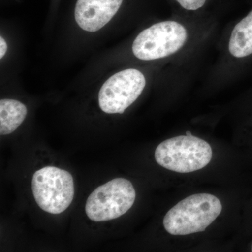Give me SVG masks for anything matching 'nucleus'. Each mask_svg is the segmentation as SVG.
<instances>
[{"label": "nucleus", "mask_w": 252, "mask_h": 252, "mask_svg": "<svg viewBox=\"0 0 252 252\" xmlns=\"http://www.w3.org/2000/svg\"><path fill=\"white\" fill-rule=\"evenodd\" d=\"M220 199L209 193L194 194L170 209L163 220L167 233L186 235L205 230L220 215Z\"/></svg>", "instance_id": "f257e3e1"}, {"label": "nucleus", "mask_w": 252, "mask_h": 252, "mask_svg": "<svg viewBox=\"0 0 252 252\" xmlns=\"http://www.w3.org/2000/svg\"><path fill=\"white\" fill-rule=\"evenodd\" d=\"M212 150L206 141L193 135H181L163 141L155 151L160 166L179 173L201 170L211 161Z\"/></svg>", "instance_id": "f03ea898"}, {"label": "nucleus", "mask_w": 252, "mask_h": 252, "mask_svg": "<svg viewBox=\"0 0 252 252\" xmlns=\"http://www.w3.org/2000/svg\"><path fill=\"white\" fill-rule=\"evenodd\" d=\"M32 189L36 203L41 210L59 215L67 210L74 195L71 174L58 167H43L34 174Z\"/></svg>", "instance_id": "7ed1b4c3"}, {"label": "nucleus", "mask_w": 252, "mask_h": 252, "mask_svg": "<svg viewBox=\"0 0 252 252\" xmlns=\"http://www.w3.org/2000/svg\"><path fill=\"white\" fill-rule=\"evenodd\" d=\"M135 198V190L130 181L114 179L97 187L89 195L86 213L95 222L115 220L130 210Z\"/></svg>", "instance_id": "20e7f679"}, {"label": "nucleus", "mask_w": 252, "mask_h": 252, "mask_svg": "<svg viewBox=\"0 0 252 252\" xmlns=\"http://www.w3.org/2000/svg\"><path fill=\"white\" fill-rule=\"evenodd\" d=\"M187 39V31L182 25L164 21L141 32L132 44V52L142 61L162 59L179 51Z\"/></svg>", "instance_id": "39448f33"}, {"label": "nucleus", "mask_w": 252, "mask_h": 252, "mask_svg": "<svg viewBox=\"0 0 252 252\" xmlns=\"http://www.w3.org/2000/svg\"><path fill=\"white\" fill-rule=\"evenodd\" d=\"M145 85V77L137 69H127L118 72L101 88L99 107L107 114H123L140 97Z\"/></svg>", "instance_id": "423d86ee"}, {"label": "nucleus", "mask_w": 252, "mask_h": 252, "mask_svg": "<svg viewBox=\"0 0 252 252\" xmlns=\"http://www.w3.org/2000/svg\"><path fill=\"white\" fill-rule=\"evenodd\" d=\"M123 0H78L76 4V21L87 32L98 31L115 16Z\"/></svg>", "instance_id": "0eeeda50"}, {"label": "nucleus", "mask_w": 252, "mask_h": 252, "mask_svg": "<svg viewBox=\"0 0 252 252\" xmlns=\"http://www.w3.org/2000/svg\"><path fill=\"white\" fill-rule=\"evenodd\" d=\"M27 107L16 99H2L0 101V134L12 133L22 124L27 116Z\"/></svg>", "instance_id": "6e6552de"}, {"label": "nucleus", "mask_w": 252, "mask_h": 252, "mask_svg": "<svg viewBox=\"0 0 252 252\" xmlns=\"http://www.w3.org/2000/svg\"><path fill=\"white\" fill-rule=\"evenodd\" d=\"M228 49L235 58L252 54V11L233 28Z\"/></svg>", "instance_id": "1a4fd4ad"}, {"label": "nucleus", "mask_w": 252, "mask_h": 252, "mask_svg": "<svg viewBox=\"0 0 252 252\" xmlns=\"http://www.w3.org/2000/svg\"><path fill=\"white\" fill-rule=\"evenodd\" d=\"M184 8L189 11H195L201 8L206 0H176Z\"/></svg>", "instance_id": "9d476101"}, {"label": "nucleus", "mask_w": 252, "mask_h": 252, "mask_svg": "<svg viewBox=\"0 0 252 252\" xmlns=\"http://www.w3.org/2000/svg\"><path fill=\"white\" fill-rule=\"evenodd\" d=\"M8 46L6 41L2 36L0 37V59H3L7 51Z\"/></svg>", "instance_id": "9b49d317"}, {"label": "nucleus", "mask_w": 252, "mask_h": 252, "mask_svg": "<svg viewBox=\"0 0 252 252\" xmlns=\"http://www.w3.org/2000/svg\"><path fill=\"white\" fill-rule=\"evenodd\" d=\"M186 135L190 136L192 135L191 132H190V131H187V132H186Z\"/></svg>", "instance_id": "f8f14e48"}, {"label": "nucleus", "mask_w": 252, "mask_h": 252, "mask_svg": "<svg viewBox=\"0 0 252 252\" xmlns=\"http://www.w3.org/2000/svg\"></svg>", "instance_id": "ddd939ff"}]
</instances>
